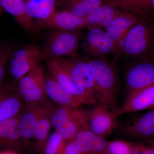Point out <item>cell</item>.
<instances>
[{
	"mask_svg": "<svg viewBox=\"0 0 154 154\" xmlns=\"http://www.w3.org/2000/svg\"><path fill=\"white\" fill-rule=\"evenodd\" d=\"M95 82L99 104L115 113L119 107L116 99V82L113 66L103 59L84 58Z\"/></svg>",
	"mask_w": 154,
	"mask_h": 154,
	"instance_id": "6da1fadb",
	"label": "cell"
},
{
	"mask_svg": "<svg viewBox=\"0 0 154 154\" xmlns=\"http://www.w3.org/2000/svg\"><path fill=\"white\" fill-rule=\"evenodd\" d=\"M35 22L38 28L67 31H79L88 27L85 17H78L66 10L57 9L48 18L36 19Z\"/></svg>",
	"mask_w": 154,
	"mask_h": 154,
	"instance_id": "8fae6325",
	"label": "cell"
},
{
	"mask_svg": "<svg viewBox=\"0 0 154 154\" xmlns=\"http://www.w3.org/2000/svg\"><path fill=\"white\" fill-rule=\"evenodd\" d=\"M107 144L104 137L96 135L92 146L87 154H108Z\"/></svg>",
	"mask_w": 154,
	"mask_h": 154,
	"instance_id": "f1b7e54d",
	"label": "cell"
},
{
	"mask_svg": "<svg viewBox=\"0 0 154 154\" xmlns=\"http://www.w3.org/2000/svg\"><path fill=\"white\" fill-rule=\"evenodd\" d=\"M147 0H146V2H147ZM146 4H147V3H146Z\"/></svg>",
	"mask_w": 154,
	"mask_h": 154,
	"instance_id": "d590c367",
	"label": "cell"
},
{
	"mask_svg": "<svg viewBox=\"0 0 154 154\" xmlns=\"http://www.w3.org/2000/svg\"><path fill=\"white\" fill-rule=\"evenodd\" d=\"M154 109V85L127 98L124 105L115 112L117 117L146 109Z\"/></svg>",
	"mask_w": 154,
	"mask_h": 154,
	"instance_id": "d6986e66",
	"label": "cell"
},
{
	"mask_svg": "<svg viewBox=\"0 0 154 154\" xmlns=\"http://www.w3.org/2000/svg\"><path fill=\"white\" fill-rule=\"evenodd\" d=\"M45 86L48 99L58 107H73L83 105L79 99L62 88L49 72L45 75Z\"/></svg>",
	"mask_w": 154,
	"mask_h": 154,
	"instance_id": "ac0fdd59",
	"label": "cell"
},
{
	"mask_svg": "<svg viewBox=\"0 0 154 154\" xmlns=\"http://www.w3.org/2000/svg\"><path fill=\"white\" fill-rule=\"evenodd\" d=\"M63 154H83L75 145L73 141L69 142L67 143L66 146Z\"/></svg>",
	"mask_w": 154,
	"mask_h": 154,
	"instance_id": "4dcf8cb0",
	"label": "cell"
},
{
	"mask_svg": "<svg viewBox=\"0 0 154 154\" xmlns=\"http://www.w3.org/2000/svg\"><path fill=\"white\" fill-rule=\"evenodd\" d=\"M57 0H46L43 2H26L25 12L31 19L42 20L48 18L56 9Z\"/></svg>",
	"mask_w": 154,
	"mask_h": 154,
	"instance_id": "cb8c5ba5",
	"label": "cell"
},
{
	"mask_svg": "<svg viewBox=\"0 0 154 154\" xmlns=\"http://www.w3.org/2000/svg\"><path fill=\"white\" fill-rule=\"evenodd\" d=\"M146 11L154 16V0L147 1Z\"/></svg>",
	"mask_w": 154,
	"mask_h": 154,
	"instance_id": "1f68e13d",
	"label": "cell"
},
{
	"mask_svg": "<svg viewBox=\"0 0 154 154\" xmlns=\"http://www.w3.org/2000/svg\"><path fill=\"white\" fill-rule=\"evenodd\" d=\"M3 11V10L2 8H1V6H0V16H1V14H2V13Z\"/></svg>",
	"mask_w": 154,
	"mask_h": 154,
	"instance_id": "e575fe53",
	"label": "cell"
},
{
	"mask_svg": "<svg viewBox=\"0 0 154 154\" xmlns=\"http://www.w3.org/2000/svg\"><path fill=\"white\" fill-rule=\"evenodd\" d=\"M25 107L17 82L4 81L0 84V121L19 116Z\"/></svg>",
	"mask_w": 154,
	"mask_h": 154,
	"instance_id": "9c48e42d",
	"label": "cell"
},
{
	"mask_svg": "<svg viewBox=\"0 0 154 154\" xmlns=\"http://www.w3.org/2000/svg\"><path fill=\"white\" fill-rule=\"evenodd\" d=\"M44 60L46 59L42 48L30 44L15 49L9 59L7 69L11 78L18 82Z\"/></svg>",
	"mask_w": 154,
	"mask_h": 154,
	"instance_id": "5b68a950",
	"label": "cell"
},
{
	"mask_svg": "<svg viewBox=\"0 0 154 154\" xmlns=\"http://www.w3.org/2000/svg\"><path fill=\"white\" fill-rule=\"evenodd\" d=\"M105 2L124 12L137 15L146 11V0H105Z\"/></svg>",
	"mask_w": 154,
	"mask_h": 154,
	"instance_id": "d4e9b609",
	"label": "cell"
},
{
	"mask_svg": "<svg viewBox=\"0 0 154 154\" xmlns=\"http://www.w3.org/2000/svg\"><path fill=\"white\" fill-rule=\"evenodd\" d=\"M78 17H85L100 6L105 0H58L57 5Z\"/></svg>",
	"mask_w": 154,
	"mask_h": 154,
	"instance_id": "44dd1931",
	"label": "cell"
},
{
	"mask_svg": "<svg viewBox=\"0 0 154 154\" xmlns=\"http://www.w3.org/2000/svg\"><path fill=\"white\" fill-rule=\"evenodd\" d=\"M0 154H19L17 152L10 150L0 151Z\"/></svg>",
	"mask_w": 154,
	"mask_h": 154,
	"instance_id": "d6a6232c",
	"label": "cell"
},
{
	"mask_svg": "<svg viewBox=\"0 0 154 154\" xmlns=\"http://www.w3.org/2000/svg\"><path fill=\"white\" fill-rule=\"evenodd\" d=\"M148 144L133 143L132 154H154V140L148 141Z\"/></svg>",
	"mask_w": 154,
	"mask_h": 154,
	"instance_id": "f546056e",
	"label": "cell"
},
{
	"mask_svg": "<svg viewBox=\"0 0 154 154\" xmlns=\"http://www.w3.org/2000/svg\"><path fill=\"white\" fill-rule=\"evenodd\" d=\"M54 107L49 99L38 104L25 105L19 116V127L24 149L28 152H31L33 134L38 122Z\"/></svg>",
	"mask_w": 154,
	"mask_h": 154,
	"instance_id": "52a82bcc",
	"label": "cell"
},
{
	"mask_svg": "<svg viewBox=\"0 0 154 154\" xmlns=\"http://www.w3.org/2000/svg\"><path fill=\"white\" fill-rule=\"evenodd\" d=\"M46 66L48 72L62 88L79 99L83 105H89L85 98L77 89L68 71L60 64L57 59L46 60Z\"/></svg>",
	"mask_w": 154,
	"mask_h": 154,
	"instance_id": "e0dca14e",
	"label": "cell"
},
{
	"mask_svg": "<svg viewBox=\"0 0 154 154\" xmlns=\"http://www.w3.org/2000/svg\"><path fill=\"white\" fill-rule=\"evenodd\" d=\"M123 136L138 140H154V109L137 118L121 130Z\"/></svg>",
	"mask_w": 154,
	"mask_h": 154,
	"instance_id": "9a60e30c",
	"label": "cell"
},
{
	"mask_svg": "<svg viewBox=\"0 0 154 154\" xmlns=\"http://www.w3.org/2000/svg\"><path fill=\"white\" fill-rule=\"evenodd\" d=\"M19 116L0 121V151L18 152L24 149L19 129Z\"/></svg>",
	"mask_w": 154,
	"mask_h": 154,
	"instance_id": "2e32d148",
	"label": "cell"
},
{
	"mask_svg": "<svg viewBox=\"0 0 154 154\" xmlns=\"http://www.w3.org/2000/svg\"><path fill=\"white\" fill-rule=\"evenodd\" d=\"M17 48V45L11 42L0 44V84L5 81L9 59L12 53Z\"/></svg>",
	"mask_w": 154,
	"mask_h": 154,
	"instance_id": "4316f807",
	"label": "cell"
},
{
	"mask_svg": "<svg viewBox=\"0 0 154 154\" xmlns=\"http://www.w3.org/2000/svg\"><path fill=\"white\" fill-rule=\"evenodd\" d=\"M45 69L40 63L17 82L25 105L38 104L48 100L45 86Z\"/></svg>",
	"mask_w": 154,
	"mask_h": 154,
	"instance_id": "8992f818",
	"label": "cell"
},
{
	"mask_svg": "<svg viewBox=\"0 0 154 154\" xmlns=\"http://www.w3.org/2000/svg\"><path fill=\"white\" fill-rule=\"evenodd\" d=\"M82 36V33L79 31L52 29L42 48L45 59L63 56L70 58L78 57V49Z\"/></svg>",
	"mask_w": 154,
	"mask_h": 154,
	"instance_id": "3957f363",
	"label": "cell"
},
{
	"mask_svg": "<svg viewBox=\"0 0 154 154\" xmlns=\"http://www.w3.org/2000/svg\"><path fill=\"white\" fill-rule=\"evenodd\" d=\"M26 2H31L33 3H41L43 2L46 0H26Z\"/></svg>",
	"mask_w": 154,
	"mask_h": 154,
	"instance_id": "836d02e7",
	"label": "cell"
},
{
	"mask_svg": "<svg viewBox=\"0 0 154 154\" xmlns=\"http://www.w3.org/2000/svg\"><path fill=\"white\" fill-rule=\"evenodd\" d=\"M89 111L77 107H54L50 116L53 127L67 142L72 141L81 131L90 130Z\"/></svg>",
	"mask_w": 154,
	"mask_h": 154,
	"instance_id": "7a4b0ae2",
	"label": "cell"
},
{
	"mask_svg": "<svg viewBox=\"0 0 154 154\" xmlns=\"http://www.w3.org/2000/svg\"><path fill=\"white\" fill-rule=\"evenodd\" d=\"M133 143L125 141L116 140L107 144L108 154H132Z\"/></svg>",
	"mask_w": 154,
	"mask_h": 154,
	"instance_id": "83f0119b",
	"label": "cell"
},
{
	"mask_svg": "<svg viewBox=\"0 0 154 154\" xmlns=\"http://www.w3.org/2000/svg\"><path fill=\"white\" fill-rule=\"evenodd\" d=\"M67 142L56 131L49 136L42 154H63Z\"/></svg>",
	"mask_w": 154,
	"mask_h": 154,
	"instance_id": "484cf974",
	"label": "cell"
},
{
	"mask_svg": "<svg viewBox=\"0 0 154 154\" xmlns=\"http://www.w3.org/2000/svg\"><path fill=\"white\" fill-rule=\"evenodd\" d=\"M26 0H0V6L3 11L14 17L24 30L34 31L38 28L33 19L26 14Z\"/></svg>",
	"mask_w": 154,
	"mask_h": 154,
	"instance_id": "ffe728a7",
	"label": "cell"
},
{
	"mask_svg": "<svg viewBox=\"0 0 154 154\" xmlns=\"http://www.w3.org/2000/svg\"><path fill=\"white\" fill-rule=\"evenodd\" d=\"M88 31L84 38L83 48L92 56L102 58L110 53H114V45L106 31L98 27H88Z\"/></svg>",
	"mask_w": 154,
	"mask_h": 154,
	"instance_id": "7c38bea8",
	"label": "cell"
},
{
	"mask_svg": "<svg viewBox=\"0 0 154 154\" xmlns=\"http://www.w3.org/2000/svg\"><path fill=\"white\" fill-rule=\"evenodd\" d=\"M124 11L104 4L85 17L88 27H106Z\"/></svg>",
	"mask_w": 154,
	"mask_h": 154,
	"instance_id": "7402d4cb",
	"label": "cell"
},
{
	"mask_svg": "<svg viewBox=\"0 0 154 154\" xmlns=\"http://www.w3.org/2000/svg\"><path fill=\"white\" fill-rule=\"evenodd\" d=\"M52 111L43 116L36 125L33 134L31 148V152L34 154L43 153L45 146L49 137L51 128L52 127L50 120Z\"/></svg>",
	"mask_w": 154,
	"mask_h": 154,
	"instance_id": "603a6c76",
	"label": "cell"
},
{
	"mask_svg": "<svg viewBox=\"0 0 154 154\" xmlns=\"http://www.w3.org/2000/svg\"><path fill=\"white\" fill-rule=\"evenodd\" d=\"M137 14L123 12L105 27V31L113 42L114 53L121 50L127 34L138 20Z\"/></svg>",
	"mask_w": 154,
	"mask_h": 154,
	"instance_id": "5bb4252c",
	"label": "cell"
},
{
	"mask_svg": "<svg viewBox=\"0 0 154 154\" xmlns=\"http://www.w3.org/2000/svg\"><path fill=\"white\" fill-rule=\"evenodd\" d=\"M153 36L150 25L146 22L138 21L128 31L120 51L128 55H142L150 47Z\"/></svg>",
	"mask_w": 154,
	"mask_h": 154,
	"instance_id": "ba28073f",
	"label": "cell"
},
{
	"mask_svg": "<svg viewBox=\"0 0 154 154\" xmlns=\"http://www.w3.org/2000/svg\"><path fill=\"white\" fill-rule=\"evenodd\" d=\"M117 118L114 112L99 103L89 111L90 130L96 135L105 137L116 128Z\"/></svg>",
	"mask_w": 154,
	"mask_h": 154,
	"instance_id": "4fadbf2b",
	"label": "cell"
},
{
	"mask_svg": "<svg viewBox=\"0 0 154 154\" xmlns=\"http://www.w3.org/2000/svg\"><path fill=\"white\" fill-rule=\"evenodd\" d=\"M127 98L154 85V61L144 60L135 64L126 76Z\"/></svg>",
	"mask_w": 154,
	"mask_h": 154,
	"instance_id": "30bf717a",
	"label": "cell"
},
{
	"mask_svg": "<svg viewBox=\"0 0 154 154\" xmlns=\"http://www.w3.org/2000/svg\"><path fill=\"white\" fill-rule=\"evenodd\" d=\"M60 64L68 71L76 87L89 105L99 104L95 82L85 58H57Z\"/></svg>",
	"mask_w": 154,
	"mask_h": 154,
	"instance_id": "277c9868",
	"label": "cell"
}]
</instances>
